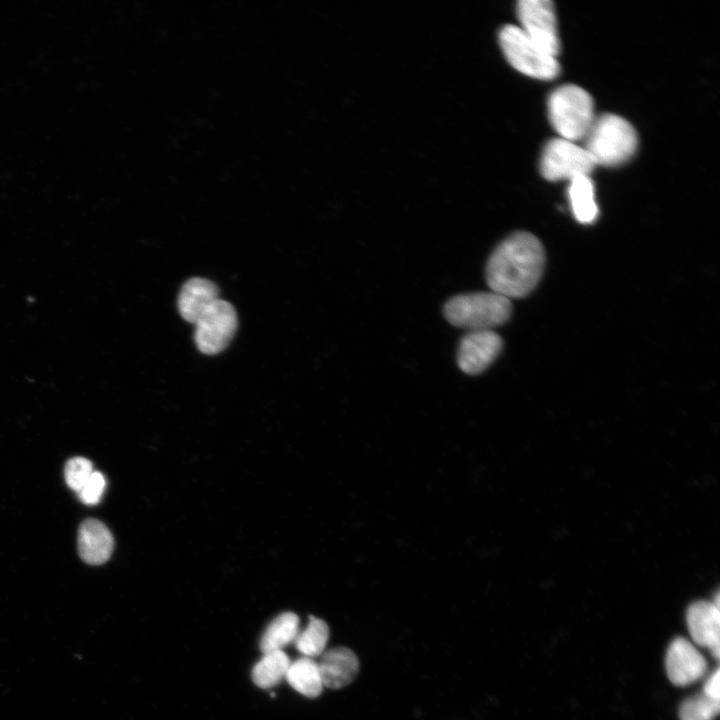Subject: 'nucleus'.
<instances>
[{"label":"nucleus","instance_id":"15","mask_svg":"<svg viewBox=\"0 0 720 720\" xmlns=\"http://www.w3.org/2000/svg\"><path fill=\"white\" fill-rule=\"evenodd\" d=\"M568 198L574 217L583 224L593 223L598 217L593 181L580 176L569 181Z\"/></svg>","mask_w":720,"mask_h":720},{"label":"nucleus","instance_id":"3","mask_svg":"<svg viewBox=\"0 0 720 720\" xmlns=\"http://www.w3.org/2000/svg\"><path fill=\"white\" fill-rule=\"evenodd\" d=\"M583 146L595 165L618 166L628 161L638 145L634 127L615 114L595 118Z\"/></svg>","mask_w":720,"mask_h":720},{"label":"nucleus","instance_id":"2","mask_svg":"<svg viewBox=\"0 0 720 720\" xmlns=\"http://www.w3.org/2000/svg\"><path fill=\"white\" fill-rule=\"evenodd\" d=\"M446 320L468 331L493 330L511 316L510 299L493 291L473 292L450 298L443 308Z\"/></svg>","mask_w":720,"mask_h":720},{"label":"nucleus","instance_id":"14","mask_svg":"<svg viewBox=\"0 0 720 720\" xmlns=\"http://www.w3.org/2000/svg\"><path fill=\"white\" fill-rule=\"evenodd\" d=\"M218 288L205 278H191L182 286L178 295V310L184 320L195 323L204 311L217 299Z\"/></svg>","mask_w":720,"mask_h":720},{"label":"nucleus","instance_id":"20","mask_svg":"<svg viewBox=\"0 0 720 720\" xmlns=\"http://www.w3.org/2000/svg\"><path fill=\"white\" fill-rule=\"evenodd\" d=\"M720 710V701L706 695L686 699L680 706V720H713Z\"/></svg>","mask_w":720,"mask_h":720},{"label":"nucleus","instance_id":"22","mask_svg":"<svg viewBox=\"0 0 720 720\" xmlns=\"http://www.w3.org/2000/svg\"><path fill=\"white\" fill-rule=\"evenodd\" d=\"M106 487L104 475L99 471H93L84 486L77 492L80 500L87 505L97 504Z\"/></svg>","mask_w":720,"mask_h":720},{"label":"nucleus","instance_id":"4","mask_svg":"<svg viewBox=\"0 0 720 720\" xmlns=\"http://www.w3.org/2000/svg\"><path fill=\"white\" fill-rule=\"evenodd\" d=\"M548 116L560 138L575 142L582 140L592 126L594 103L583 88L567 84L555 89L549 96Z\"/></svg>","mask_w":720,"mask_h":720},{"label":"nucleus","instance_id":"10","mask_svg":"<svg viewBox=\"0 0 720 720\" xmlns=\"http://www.w3.org/2000/svg\"><path fill=\"white\" fill-rule=\"evenodd\" d=\"M665 667L670 682L682 687L701 679L707 671L708 664L691 642L683 637H677L668 647Z\"/></svg>","mask_w":720,"mask_h":720},{"label":"nucleus","instance_id":"11","mask_svg":"<svg viewBox=\"0 0 720 720\" xmlns=\"http://www.w3.org/2000/svg\"><path fill=\"white\" fill-rule=\"evenodd\" d=\"M687 627L689 633L699 646L709 649L715 659H719V627L720 610L714 602L697 601L687 610Z\"/></svg>","mask_w":720,"mask_h":720},{"label":"nucleus","instance_id":"1","mask_svg":"<svg viewBox=\"0 0 720 720\" xmlns=\"http://www.w3.org/2000/svg\"><path fill=\"white\" fill-rule=\"evenodd\" d=\"M544 265L545 251L540 240L529 232H516L491 253L486 281L493 292L508 299L521 298L536 287Z\"/></svg>","mask_w":720,"mask_h":720},{"label":"nucleus","instance_id":"9","mask_svg":"<svg viewBox=\"0 0 720 720\" xmlns=\"http://www.w3.org/2000/svg\"><path fill=\"white\" fill-rule=\"evenodd\" d=\"M502 347V338L494 330L469 331L458 346V365L466 374L482 373L493 363Z\"/></svg>","mask_w":720,"mask_h":720},{"label":"nucleus","instance_id":"21","mask_svg":"<svg viewBox=\"0 0 720 720\" xmlns=\"http://www.w3.org/2000/svg\"><path fill=\"white\" fill-rule=\"evenodd\" d=\"M93 465L84 457H73L66 462L64 476L69 488L78 492L93 473Z\"/></svg>","mask_w":720,"mask_h":720},{"label":"nucleus","instance_id":"16","mask_svg":"<svg viewBox=\"0 0 720 720\" xmlns=\"http://www.w3.org/2000/svg\"><path fill=\"white\" fill-rule=\"evenodd\" d=\"M299 623V617L292 612L281 613L273 619L260 639L263 654L282 650L294 642L299 633Z\"/></svg>","mask_w":720,"mask_h":720},{"label":"nucleus","instance_id":"8","mask_svg":"<svg viewBox=\"0 0 720 720\" xmlns=\"http://www.w3.org/2000/svg\"><path fill=\"white\" fill-rule=\"evenodd\" d=\"M520 28L541 49L557 57L560 52L557 20L549 0H521L517 4Z\"/></svg>","mask_w":720,"mask_h":720},{"label":"nucleus","instance_id":"19","mask_svg":"<svg viewBox=\"0 0 720 720\" xmlns=\"http://www.w3.org/2000/svg\"><path fill=\"white\" fill-rule=\"evenodd\" d=\"M328 638L329 628L326 622L310 616L307 626L298 633L294 644L304 657L313 658L323 654Z\"/></svg>","mask_w":720,"mask_h":720},{"label":"nucleus","instance_id":"13","mask_svg":"<svg viewBox=\"0 0 720 720\" xmlns=\"http://www.w3.org/2000/svg\"><path fill=\"white\" fill-rule=\"evenodd\" d=\"M114 540L111 532L101 521L86 519L78 530V553L90 565H101L111 556Z\"/></svg>","mask_w":720,"mask_h":720},{"label":"nucleus","instance_id":"17","mask_svg":"<svg viewBox=\"0 0 720 720\" xmlns=\"http://www.w3.org/2000/svg\"><path fill=\"white\" fill-rule=\"evenodd\" d=\"M285 678L294 690L309 698L319 696L324 687L318 663L308 657L290 663Z\"/></svg>","mask_w":720,"mask_h":720},{"label":"nucleus","instance_id":"7","mask_svg":"<svg viewBox=\"0 0 720 720\" xmlns=\"http://www.w3.org/2000/svg\"><path fill=\"white\" fill-rule=\"evenodd\" d=\"M194 340L200 352L215 355L223 351L232 340L238 325L235 308L229 302L217 299L194 323Z\"/></svg>","mask_w":720,"mask_h":720},{"label":"nucleus","instance_id":"6","mask_svg":"<svg viewBox=\"0 0 720 720\" xmlns=\"http://www.w3.org/2000/svg\"><path fill=\"white\" fill-rule=\"evenodd\" d=\"M595 166L583 146L563 138L550 140L540 159V172L549 181H571L580 176H589Z\"/></svg>","mask_w":720,"mask_h":720},{"label":"nucleus","instance_id":"12","mask_svg":"<svg viewBox=\"0 0 720 720\" xmlns=\"http://www.w3.org/2000/svg\"><path fill=\"white\" fill-rule=\"evenodd\" d=\"M318 668L323 686L339 689L355 679L359 671V661L351 649L335 647L323 652Z\"/></svg>","mask_w":720,"mask_h":720},{"label":"nucleus","instance_id":"18","mask_svg":"<svg viewBox=\"0 0 720 720\" xmlns=\"http://www.w3.org/2000/svg\"><path fill=\"white\" fill-rule=\"evenodd\" d=\"M290 659L282 650L264 653L252 669V680L260 688H272L285 677Z\"/></svg>","mask_w":720,"mask_h":720},{"label":"nucleus","instance_id":"5","mask_svg":"<svg viewBox=\"0 0 720 720\" xmlns=\"http://www.w3.org/2000/svg\"><path fill=\"white\" fill-rule=\"evenodd\" d=\"M498 38L507 61L517 71L541 80L558 76L560 67L556 57L541 49L519 26H503Z\"/></svg>","mask_w":720,"mask_h":720},{"label":"nucleus","instance_id":"23","mask_svg":"<svg viewBox=\"0 0 720 720\" xmlns=\"http://www.w3.org/2000/svg\"><path fill=\"white\" fill-rule=\"evenodd\" d=\"M720 671L717 668L712 674L708 677L706 680L704 686H703V694L715 699H720Z\"/></svg>","mask_w":720,"mask_h":720}]
</instances>
